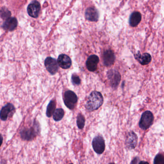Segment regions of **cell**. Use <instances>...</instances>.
Instances as JSON below:
<instances>
[{"label":"cell","mask_w":164,"mask_h":164,"mask_svg":"<svg viewBox=\"0 0 164 164\" xmlns=\"http://www.w3.org/2000/svg\"><path fill=\"white\" fill-rule=\"evenodd\" d=\"M107 75L111 87L113 89H116L121 81V75L117 70L111 69L108 71Z\"/></svg>","instance_id":"cell-5"},{"label":"cell","mask_w":164,"mask_h":164,"mask_svg":"<svg viewBox=\"0 0 164 164\" xmlns=\"http://www.w3.org/2000/svg\"><path fill=\"white\" fill-rule=\"evenodd\" d=\"M77 100L78 98L77 95L74 92L70 90L67 91L66 92H65L64 95L63 101L64 104L68 109L70 110L74 109L77 103Z\"/></svg>","instance_id":"cell-3"},{"label":"cell","mask_w":164,"mask_h":164,"mask_svg":"<svg viewBox=\"0 0 164 164\" xmlns=\"http://www.w3.org/2000/svg\"><path fill=\"white\" fill-rule=\"evenodd\" d=\"M56 103L54 100H52L50 102V103L48 105L47 110H46V115L48 118L52 116L55 111Z\"/></svg>","instance_id":"cell-18"},{"label":"cell","mask_w":164,"mask_h":164,"mask_svg":"<svg viewBox=\"0 0 164 164\" xmlns=\"http://www.w3.org/2000/svg\"><path fill=\"white\" fill-rule=\"evenodd\" d=\"M71 81L74 85H79L81 83V80L79 77L76 75H72V76Z\"/></svg>","instance_id":"cell-23"},{"label":"cell","mask_w":164,"mask_h":164,"mask_svg":"<svg viewBox=\"0 0 164 164\" xmlns=\"http://www.w3.org/2000/svg\"><path fill=\"white\" fill-rule=\"evenodd\" d=\"M139 164H149V163H148V162H147L141 161V162H140Z\"/></svg>","instance_id":"cell-26"},{"label":"cell","mask_w":164,"mask_h":164,"mask_svg":"<svg viewBox=\"0 0 164 164\" xmlns=\"http://www.w3.org/2000/svg\"><path fill=\"white\" fill-rule=\"evenodd\" d=\"M103 103V98L100 92L93 91L88 97L86 103V108L88 111H93L98 110Z\"/></svg>","instance_id":"cell-1"},{"label":"cell","mask_w":164,"mask_h":164,"mask_svg":"<svg viewBox=\"0 0 164 164\" xmlns=\"http://www.w3.org/2000/svg\"><path fill=\"white\" fill-rule=\"evenodd\" d=\"M57 62L58 65L63 69H68L72 65L71 59L68 56L64 54L60 55L58 57Z\"/></svg>","instance_id":"cell-10"},{"label":"cell","mask_w":164,"mask_h":164,"mask_svg":"<svg viewBox=\"0 0 164 164\" xmlns=\"http://www.w3.org/2000/svg\"><path fill=\"white\" fill-rule=\"evenodd\" d=\"M92 146L95 152L98 154H102L105 149V142L102 136L98 135L93 139Z\"/></svg>","instance_id":"cell-4"},{"label":"cell","mask_w":164,"mask_h":164,"mask_svg":"<svg viewBox=\"0 0 164 164\" xmlns=\"http://www.w3.org/2000/svg\"><path fill=\"white\" fill-rule=\"evenodd\" d=\"M44 64L46 69L51 75H55L58 72L59 65L57 60L54 58L47 57L45 59Z\"/></svg>","instance_id":"cell-6"},{"label":"cell","mask_w":164,"mask_h":164,"mask_svg":"<svg viewBox=\"0 0 164 164\" xmlns=\"http://www.w3.org/2000/svg\"><path fill=\"white\" fill-rule=\"evenodd\" d=\"M40 10V5L39 1L34 0L29 4L27 8L28 14L33 18H37L39 16Z\"/></svg>","instance_id":"cell-7"},{"label":"cell","mask_w":164,"mask_h":164,"mask_svg":"<svg viewBox=\"0 0 164 164\" xmlns=\"http://www.w3.org/2000/svg\"><path fill=\"white\" fill-rule=\"evenodd\" d=\"M85 124V119L83 115L81 114L77 116V125L80 129H82L84 127Z\"/></svg>","instance_id":"cell-21"},{"label":"cell","mask_w":164,"mask_h":164,"mask_svg":"<svg viewBox=\"0 0 164 164\" xmlns=\"http://www.w3.org/2000/svg\"><path fill=\"white\" fill-rule=\"evenodd\" d=\"M137 142V137L133 132H130L128 133L126 140V144L129 149H133L136 146Z\"/></svg>","instance_id":"cell-14"},{"label":"cell","mask_w":164,"mask_h":164,"mask_svg":"<svg viewBox=\"0 0 164 164\" xmlns=\"http://www.w3.org/2000/svg\"><path fill=\"white\" fill-rule=\"evenodd\" d=\"M135 58L142 65H146L149 63L151 62L152 58L151 56L148 53H144L141 55L140 52H138L137 54H135Z\"/></svg>","instance_id":"cell-16"},{"label":"cell","mask_w":164,"mask_h":164,"mask_svg":"<svg viewBox=\"0 0 164 164\" xmlns=\"http://www.w3.org/2000/svg\"><path fill=\"white\" fill-rule=\"evenodd\" d=\"M64 110L62 109H58L55 110L53 114V119L55 121L58 122L63 118L64 116Z\"/></svg>","instance_id":"cell-19"},{"label":"cell","mask_w":164,"mask_h":164,"mask_svg":"<svg viewBox=\"0 0 164 164\" xmlns=\"http://www.w3.org/2000/svg\"><path fill=\"white\" fill-rule=\"evenodd\" d=\"M115 60L114 53L112 50H107L104 51L103 54V60L104 65L110 66L113 64Z\"/></svg>","instance_id":"cell-9"},{"label":"cell","mask_w":164,"mask_h":164,"mask_svg":"<svg viewBox=\"0 0 164 164\" xmlns=\"http://www.w3.org/2000/svg\"><path fill=\"white\" fill-rule=\"evenodd\" d=\"M18 25L16 18L15 17H10L5 20L2 25V28L4 30L12 31L16 29Z\"/></svg>","instance_id":"cell-12"},{"label":"cell","mask_w":164,"mask_h":164,"mask_svg":"<svg viewBox=\"0 0 164 164\" xmlns=\"http://www.w3.org/2000/svg\"><path fill=\"white\" fill-rule=\"evenodd\" d=\"M141 14L138 12H134L132 13L130 17V25L133 27H136L141 22Z\"/></svg>","instance_id":"cell-17"},{"label":"cell","mask_w":164,"mask_h":164,"mask_svg":"<svg viewBox=\"0 0 164 164\" xmlns=\"http://www.w3.org/2000/svg\"><path fill=\"white\" fill-rule=\"evenodd\" d=\"M137 160L136 158H135L134 160H133L132 162V164H136Z\"/></svg>","instance_id":"cell-25"},{"label":"cell","mask_w":164,"mask_h":164,"mask_svg":"<svg viewBox=\"0 0 164 164\" xmlns=\"http://www.w3.org/2000/svg\"><path fill=\"white\" fill-rule=\"evenodd\" d=\"M154 164H164V156L163 154H158L154 159Z\"/></svg>","instance_id":"cell-22"},{"label":"cell","mask_w":164,"mask_h":164,"mask_svg":"<svg viewBox=\"0 0 164 164\" xmlns=\"http://www.w3.org/2000/svg\"><path fill=\"white\" fill-rule=\"evenodd\" d=\"M85 15L86 18L87 20L93 22H96L98 18V11L94 7H89L86 10Z\"/></svg>","instance_id":"cell-15"},{"label":"cell","mask_w":164,"mask_h":164,"mask_svg":"<svg viewBox=\"0 0 164 164\" xmlns=\"http://www.w3.org/2000/svg\"><path fill=\"white\" fill-rule=\"evenodd\" d=\"M15 108L13 105L11 103H8L2 107L0 111V119L3 121H5L7 119L9 115L15 110Z\"/></svg>","instance_id":"cell-11"},{"label":"cell","mask_w":164,"mask_h":164,"mask_svg":"<svg viewBox=\"0 0 164 164\" xmlns=\"http://www.w3.org/2000/svg\"><path fill=\"white\" fill-rule=\"evenodd\" d=\"M11 13L5 7H2L0 10V16L3 19L7 20L11 17Z\"/></svg>","instance_id":"cell-20"},{"label":"cell","mask_w":164,"mask_h":164,"mask_svg":"<svg viewBox=\"0 0 164 164\" xmlns=\"http://www.w3.org/2000/svg\"><path fill=\"white\" fill-rule=\"evenodd\" d=\"M36 133L37 130H36L34 127H32L29 129H24L21 130L20 133L22 139L28 141L33 139L36 135Z\"/></svg>","instance_id":"cell-13"},{"label":"cell","mask_w":164,"mask_h":164,"mask_svg":"<svg viewBox=\"0 0 164 164\" xmlns=\"http://www.w3.org/2000/svg\"><path fill=\"white\" fill-rule=\"evenodd\" d=\"M99 58L95 55L90 56L86 62V66L89 71L94 72L97 70L98 63H99Z\"/></svg>","instance_id":"cell-8"},{"label":"cell","mask_w":164,"mask_h":164,"mask_svg":"<svg viewBox=\"0 0 164 164\" xmlns=\"http://www.w3.org/2000/svg\"><path fill=\"white\" fill-rule=\"evenodd\" d=\"M115 164V163H110V164Z\"/></svg>","instance_id":"cell-27"},{"label":"cell","mask_w":164,"mask_h":164,"mask_svg":"<svg viewBox=\"0 0 164 164\" xmlns=\"http://www.w3.org/2000/svg\"><path fill=\"white\" fill-rule=\"evenodd\" d=\"M3 136H1V134H0V146L1 145V144H2V142H3Z\"/></svg>","instance_id":"cell-24"},{"label":"cell","mask_w":164,"mask_h":164,"mask_svg":"<svg viewBox=\"0 0 164 164\" xmlns=\"http://www.w3.org/2000/svg\"><path fill=\"white\" fill-rule=\"evenodd\" d=\"M153 121L154 116L152 112L145 111L142 115L139 122V126L142 130L147 129L153 124Z\"/></svg>","instance_id":"cell-2"},{"label":"cell","mask_w":164,"mask_h":164,"mask_svg":"<svg viewBox=\"0 0 164 164\" xmlns=\"http://www.w3.org/2000/svg\"></svg>","instance_id":"cell-28"}]
</instances>
